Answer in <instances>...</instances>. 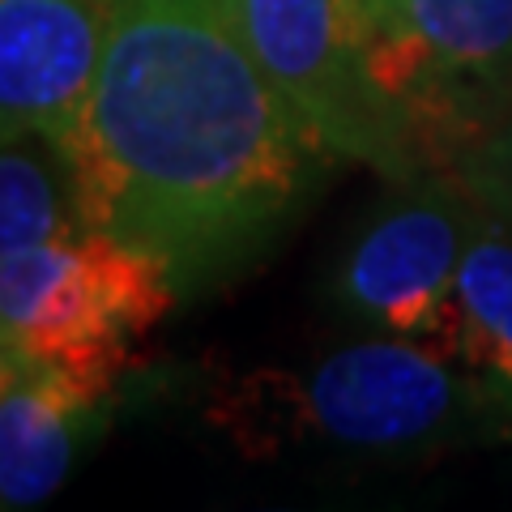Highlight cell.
Here are the masks:
<instances>
[{
  "label": "cell",
  "mask_w": 512,
  "mask_h": 512,
  "mask_svg": "<svg viewBox=\"0 0 512 512\" xmlns=\"http://www.w3.org/2000/svg\"><path fill=\"white\" fill-rule=\"evenodd\" d=\"M483 222L453 175L393 180L329 274V303L363 333L419 342L457 359V269Z\"/></svg>",
  "instance_id": "cell-5"
},
{
  "label": "cell",
  "mask_w": 512,
  "mask_h": 512,
  "mask_svg": "<svg viewBox=\"0 0 512 512\" xmlns=\"http://www.w3.org/2000/svg\"><path fill=\"white\" fill-rule=\"evenodd\" d=\"M77 188L56 137H18L0 146V256L82 235Z\"/></svg>",
  "instance_id": "cell-9"
},
{
  "label": "cell",
  "mask_w": 512,
  "mask_h": 512,
  "mask_svg": "<svg viewBox=\"0 0 512 512\" xmlns=\"http://www.w3.org/2000/svg\"><path fill=\"white\" fill-rule=\"evenodd\" d=\"M372 69L423 171L453 175L512 116V0H402L372 35Z\"/></svg>",
  "instance_id": "cell-4"
},
{
  "label": "cell",
  "mask_w": 512,
  "mask_h": 512,
  "mask_svg": "<svg viewBox=\"0 0 512 512\" xmlns=\"http://www.w3.org/2000/svg\"><path fill=\"white\" fill-rule=\"evenodd\" d=\"M397 5H402V0H363L367 18H372L376 26H380V22H389V18H393V13H397Z\"/></svg>",
  "instance_id": "cell-12"
},
{
  "label": "cell",
  "mask_w": 512,
  "mask_h": 512,
  "mask_svg": "<svg viewBox=\"0 0 512 512\" xmlns=\"http://www.w3.org/2000/svg\"><path fill=\"white\" fill-rule=\"evenodd\" d=\"M461 367L487 384L512 423V222L483 210L453 286Z\"/></svg>",
  "instance_id": "cell-8"
},
{
  "label": "cell",
  "mask_w": 512,
  "mask_h": 512,
  "mask_svg": "<svg viewBox=\"0 0 512 512\" xmlns=\"http://www.w3.org/2000/svg\"><path fill=\"white\" fill-rule=\"evenodd\" d=\"M248 52L316 137L384 184L427 175L410 124L372 69L363 0H227Z\"/></svg>",
  "instance_id": "cell-3"
},
{
  "label": "cell",
  "mask_w": 512,
  "mask_h": 512,
  "mask_svg": "<svg viewBox=\"0 0 512 512\" xmlns=\"http://www.w3.org/2000/svg\"><path fill=\"white\" fill-rule=\"evenodd\" d=\"M60 146L82 222L154 256L180 299L261 261L342 167L256 64L227 0H116Z\"/></svg>",
  "instance_id": "cell-1"
},
{
  "label": "cell",
  "mask_w": 512,
  "mask_h": 512,
  "mask_svg": "<svg viewBox=\"0 0 512 512\" xmlns=\"http://www.w3.org/2000/svg\"><path fill=\"white\" fill-rule=\"evenodd\" d=\"M116 0H0V146L56 137L86 103Z\"/></svg>",
  "instance_id": "cell-6"
},
{
  "label": "cell",
  "mask_w": 512,
  "mask_h": 512,
  "mask_svg": "<svg viewBox=\"0 0 512 512\" xmlns=\"http://www.w3.org/2000/svg\"><path fill=\"white\" fill-rule=\"evenodd\" d=\"M205 419L248 457L325 448L363 461H423L512 431L470 367L384 333H363L303 367L218 380L205 389Z\"/></svg>",
  "instance_id": "cell-2"
},
{
  "label": "cell",
  "mask_w": 512,
  "mask_h": 512,
  "mask_svg": "<svg viewBox=\"0 0 512 512\" xmlns=\"http://www.w3.org/2000/svg\"><path fill=\"white\" fill-rule=\"evenodd\" d=\"M453 180L466 188L483 210L512 222V116L453 171Z\"/></svg>",
  "instance_id": "cell-10"
},
{
  "label": "cell",
  "mask_w": 512,
  "mask_h": 512,
  "mask_svg": "<svg viewBox=\"0 0 512 512\" xmlns=\"http://www.w3.org/2000/svg\"><path fill=\"white\" fill-rule=\"evenodd\" d=\"M120 397L94 402L35 367L0 397V512L35 508L69 483L82 453L107 431Z\"/></svg>",
  "instance_id": "cell-7"
},
{
  "label": "cell",
  "mask_w": 512,
  "mask_h": 512,
  "mask_svg": "<svg viewBox=\"0 0 512 512\" xmlns=\"http://www.w3.org/2000/svg\"><path fill=\"white\" fill-rule=\"evenodd\" d=\"M30 367H35V355H26L18 342L0 333V397H5L13 384H18V380L30 372Z\"/></svg>",
  "instance_id": "cell-11"
}]
</instances>
